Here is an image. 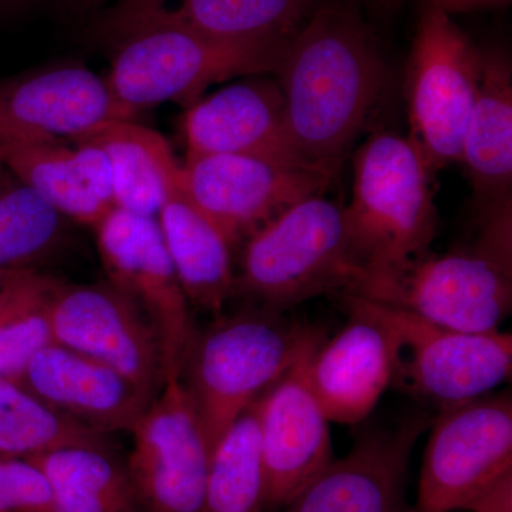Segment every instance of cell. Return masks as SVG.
Masks as SVG:
<instances>
[{"label":"cell","instance_id":"1","mask_svg":"<svg viewBox=\"0 0 512 512\" xmlns=\"http://www.w3.org/2000/svg\"><path fill=\"white\" fill-rule=\"evenodd\" d=\"M303 160L338 173L386 89L379 47L356 13L326 6L292 37L276 70Z\"/></svg>","mask_w":512,"mask_h":512},{"label":"cell","instance_id":"2","mask_svg":"<svg viewBox=\"0 0 512 512\" xmlns=\"http://www.w3.org/2000/svg\"><path fill=\"white\" fill-rule=\"evenodd\" d=\"M111 43L110 92L128 110L157 104L190 107L212 84L276 73L282 42H237L205 35L161 0H123L103 22Z\"/></svg>","mask_w":512,"mask_h":512},{"label":"cell","instance_id":"3","mask_svg":"<svg viewBox=\"0 0 512 512\" xmlns=\"http://www.w3.org/2000/svg\"><path fill=\"white\" fill-rule=\"evenodd\" d=\"M325 340L285 313L251 308L197 330L180 369L208 446Z\"/></svg>","mask_w":512,"mask_h":512},{"label":"cell","instance_id":"4","mask_svg":"<svg viewBox=\"0 0 512 512\" xmlns=\"http://www.w3.org/2000/svg\"><path fill=\"white\" fill-rule=\"evenodd\" d=\"M429 170L409 138L379 133L357 150L345 212L359 281L352 292L399 274L427 254L437 235Z\"/></svg>","mask_w":512,"mask_h":512},{"label":"cell","instance_id":"5","mask_svg":"<svg viewBox=\"0 0 512 512\" xmlns=\"http://www.w3.org/2000/svg\"><path fill=\"white\" fill-rule=\"evenodd\" d=\"M357 281L343 208L313 195L248 238L234 298L285 313L328 293L346 295Z\"/></svg>","mask_w":512,"mask_h":512},{"label":"cell","instance_id":"6","mask_svg":"<svg viewBox=\"0 0 512 512\" xmlns=\"http://www.w3.org/2000/svg\"><path fill=\"white\" fill-rule=\"evenodd\" d=\"M355 296L443 328L497 332L512 309V214L477 222L473 244L423 255Z\"/></svg>","mask_w":512,"mask_h":512},{"label":"cell","instance_id":"7","mask_svg":"<svg viewBox=\"0 0 512 512\" xmlns=\"http://www.w3.org/2000/svg\"><path fill=\"white\" fill-rule=\"evenodd\" d=\"M410 512H512V399L484 394L441 407Z\"/></svg>","mask_w":512,"mask_h":512},{"label":"cell","instance_id":"8","mask_svg":"<svg viewBox=\"0 0 512 512\" xmlns=\"http://www.w3.org/2000/svg\"><path fill=\"white\" fill-rule=\"evenodd\" d=\"M484 53L443 10L421 16L407 64L410 136L429 173L461 163L483 77Z\"/></svg>","mask_w":512,"mask_h":512},{"label":"cell","instance_id":"9","mask_svg":"<svg viewBox=\"0 0 512 512\" xmlns=\"http://www.w3.org/2000/svg\"><path fill=\"white\" fill-rule=\"evenodd\" d=\"M372 305L396 343L394 386L446 407L484 396L510 379L511 333L460 332L402 309Z\"/></svg>","mask_w":512,"mask_h":512},{"label":"cell","instance_id":"10","mask_svg":"<svg viewBox=\"0 0 512 512\" xmlns=\"http://www.w3.org/2000/svg\"><path fill=\"white\" fill-rule=\"evenodd\" d=\"M336 174L251 154L187 157L180 170L188 197L232 245L298 202L320 195Z\"/></svg>","mask_w":512,"mask_h":512},{"label":"cell","instance_id":"11","mask_svg":"<svg viewBox=\"0 0 512 512\" xmlns=\"http://www.w3.org/2000/svg\"><path fill=\"white\" fill-rule=\"evenodd\" d=\"M53 342L111 367L156 399L167 380L160 336L127 293L111 284L57 279L49 302Z\"/></svg>","mask_w":512,"mask_h":512},{"label":"cell","instance_id":"12","mask_svg":"<svg viewBox=\"0 0 512 512\" xmlns=\"http://www.w3.org/2000/svg\"><path fill=\"white\" fill-rule=\"evenodd\" d=\"M128 474L146 512H202L211 448L180 377L163 389L131 430Z\"/></svg>","mask_w":512,"mask_h":512},{"label":"cell","instance_id":"13","mask_svg":"<svg viewBox=\"0 0 512 512\" xmlns=\"http://www.w3.org/2000/svg\"><path fill=\"white\" fill-rule=\"evenodd\" d=\"M94 231L109 282L127 293L153 322L163 348L167 379L180 375L197 329L157 218L114 207Z\"/></svg>","mask_w":512,"mask_h":512},{"label":"cell","instance_id":"14","mask_svg":"<svg viewBox=\"0 0 512 512\" xmlns=\"http://www.w3.org/2000/svg\"><path fill=\"white\" fill-rule=\"evenodd\" d=\"M106 77L79 64L0 80V141L76 140L104 124L134 120Z\"/></svg>","mask_w":512,"mask_h":512},{"label":"cell","instance_id":"15","mask_svg":"<svg viewBox=\"0 0 512 512\" xmlns=\"http://www.w3.org/2000/svg\"><path fill=\"white\" fill-rule=\"evenodd\" d=\"M342 296L348 325L306 357L305 373L328 420L356 424L369 416L393 383L396 343L372 302Z\"/></svg>","mask_w":512,"mask_h":512},{"label":"cell","instance_id":"16","mask_svg":"<svg viewBox=\"0 0 512 512\" xmlns=\"http://www.w3.org/2000/svg\"><path fill=\"white\" fill-rule=\"evenodd\" d=\"M413 414L393 429L369 431L286 505L285 512H410L407 471L413 448L430 426Z\"/></svg>","mask_w":512,"mask_h":512},{"label":"cell","instance_id":"17","mask_svg":"<svg viewBox=\"0 0 512 512\" xmlns=\"http://www.w3.org/2000/svg\"><path fill=\"white\" fill-rule=\"evenodd\" d=\"M305 359L259 397L266 510L285 508L335 460L330 421L306 379Z\"/></svg>","mask_w":512,"mask_h":512},{"label":"cell","instance_id":"18","mask_svg":"<svg viewBox=\"0 0 512 512\" xmlns=\"http://www.w3.org/2000/svg\"><path fill=\"white\" fill-rule=\"evenodd\" d=\"M184 131L187 157L251 154L318 167L293 146L284 93L274 80H249L198 100L185 113Z\"/></svg>","mask_w":512,"mask_h":512},{"label":"cell","instance_id":"19","mask_svg":"<svg viewBox=\"0 0 512 512\" xmlns=\"http://www.w3.org/2000/svg\"><path fill=\"white\" fill-rule=\"evenodd\" d=\"M30 393L100 433L134 429L154 399L111 367L50 343L16 379Z\"/></svg>","mask_w":512,"mask_h":512},{"label":"cell","instance_id":"20","mask_svg":"<svg viewBox=\"0 0 512 512\" xmlns=\"http://www.w3.org/2000/svg\"><path fill=\"white\" fill-rule=\"evenodd\" d=\"M461 163L473 185L477 221L512 212V69L503 53H484Z\"/></svg>","mask_w":512,"mask_h":512},{"label":"cell","instance_id":"21","mask_svg":"<svg viewBox=\"0 0 512 512\" xmlns=\"http://www.w3.org/2000/svg\"><path fill=\"white\" fill-rule=\"evenodd\" d=\"M157 222L188 303L221 315L234 298V245L188 197L180 175L158 211Z\"/></svg>","mask_w":512,"mask_h":512},{"label":"cell","instance_id":"22","mask_svg":"<svg viewBox=\"0 0 512 512\" xmlns=\"http://www.w3.org/2000/svg\"><path fill=\"white\" fill-rule=\"evenodd\" d=\"M79 138L94 141L109 156L114 207L157 218L181 168L167 140L134 120L111 121Z\"/></svg>","mask_w":512,"mask_h":512},{"label":"cell","instance_id":"23","mask_svg":"<svg viewBox=\"0 0 512 512\" xmlns=\"http://www.w3.org/2000/svg\"><path fill=\"white\" fill-rule=\"evenodd\" d=\"M53 488V512H146L111 447H66L28 458Z\"/></svg>","mask_w":512,"mask_h":512},{"label":"cell","instance_id":"24","mask_svg":"<svg viewBox=\"0 0 512 512\" xmlns=\"http://www.w3.org/2000/svg\"><path fill=\"white\" fill-rule=\"evenodd\" d=\"M266 478L259 399L245 410L211 453L202 512H264Z\"/></svg>","mask_w":512,"mask_h":512},{"label":"cell","instance_id":"25","mask_svg":"<svg viewBox=\"0 0 512 512\" xmlns=\"http://www.w3.org/2000/svg\"><path fill=\"white\" fill-rule=\"evenodd\" d=\"M0 164L69 220L94 228L111 210L86 190L74 167L72 147L64 140L0 141Z\"/></svg>","mask_w":512,"mask_h":512},{"label":"cell","instance_id":"26","mask_svg":"<svg viewBox=\"0 0 512 512\" xmlns=\"http://www.w3.org/2000/svg\"><path fill=\"white\" fill-rule=\"evenodd\" d=\"M107 436L57 412L16 380L0 379V458L28 460L66 447H111Z\"/></svg>","mask_w":512,"mask_h":512},{"label":"cell","instance_id":"27","mask_svg":"<svg viewBox=\"0 0 512 512\" xmlns=\"http://www.w3.org/2000/svg\"><path fill=\"white\" fill-rule=\"evenodd\" d=\"M69 218L12 174L0 184V269L39 271L59 251Z\"/></svg>","mask_w":512,"mask_h":512},{"label":"cell","instance_id":"28","mask_svg":"<svg viewBox=\"0 0 512 512\" xmlns=\"http://www.w3.org/2000/svg\"><path fill=\"white\" fill-rule=\"evenodd\" d=\"M315 0H181L175 13L205 35L237 42L291 40Z\"/></svg>","mask_w":512,"mask_h":512},{"label":"cell","instance_id":"29","mask_svg":"<svg viewBox=\"0 0 512 512\" xmlns=\"http://www.w3.org/2000/svg\"><path fill=\"white\" fill-rule=\"evenodd\" d=\"M55 276L25 271L0 301V379L16 380L53 342L49 302Z\"/></svg>","mask_w":512,"mask_h":512},{"label":"cell","instance_id":"30","mask_svg":"<svg viewBox=\"0 0 512 512\" xmlns=\"http://www.w3.org/2000/svg\"><path fill=\"white\" fill-rule=\"evenodd\" d=\"M0 512H53L52 484L32 461L0 458Z\"/></svg>","mask_w":512,"mask_h":512},{"label":"cell","instance_id":"31","mask_svg":"<svg viewBox=\"0 0 512 512\" xmlns=\"http://www.w3.org/2000/svg\"><path fill=\"white\" fill-rule=\"evenodd\" d=\"M70 143L74 167L86 190L104 207L114 208L113 168L106 151L89 138H76Z\"/></svg>","mask_w":512,"mask_h":512},{"label":"cell","instance_id":"32","mask_svg":"<svg viewBox=\"0 0 512 512\" xmlns=\"http://www.w3.org/2000/svg\"><path fill=\"white\" fill-rule=\"evenodd\" d=\"M501 2H507V0H430V6L443 10L447 15H450V13L467 12V10Z\"/></svg>","mask_w":512,"mask_h":512},{"label":"cell","instance_id":"33","mask_svg":"<svg viewBox=\"0 0 512 512\" xmlns=\"http://www.w3.org/2000/svg\"><path fill=\"white\" fill-rule=\"evenodd\" d=\"M32 0H0V18H9L26 8Z\"/></svg>","mask_w":512,"mask_h":512},{"label":"cell","instance_id":"34","mask_svg":"<svg viewBox=\"0 0 512 512\" xmlns=\"http://www.w3.org/2000/svg\"><path fill=\"white\" fill-rule=\"evenodd\" d=\"M22 272L25 271H3V269H0V301Z\"/></svg>","mask_w":512,"mask_h":512},{"label":"cell","instance_id":"35","mask_svg":"<svg viewBox=\"0 0 512 512\" xmlns=\"http://www.w3.org/2000/svg\"><path fill=\"white\" fill-rule=\"evenodd\" d=\"M9 175H10L9 171L6 170V168L3 167L2 164H0V184H2L3 181L6 180V178H9Z\"/></svg>","mask_w":512,"mask_h":512},{"label":"cell","instance_id":"36","mask_svg":"<svg viewBox=\"0 0 512 512\" xmlns=\"http://www.w3.org/2000/svg\"><path fill=\"white\" fill-rule=\"evenodd\" d=\"M86 6H99L101 3L107 2V0H82Z\"/></svg>","mask_w":512,"mask_h":512},{"label":"cell","instance_id":"37","mask_svg":"<svg viewBox=\"0 0 512 512\" xmlns=\"http://www.w3.org/2000/svg\"><path fill=\"white\" fill-rule=\"evenodd\" d=\"M456 512H470V511H456Z\"/></svg>","mask_w":512,"mask_h":512}]
</instances>
